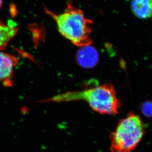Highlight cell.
I'll use <instances>...</instances> for the list:
<instances>
[{"mask_svg":"<svg viewBox=\"0 0 152 152\" xmlns=\"http://www.w3.org/2000/svg\"><path fill=\"white\" fill-rule=\"evenodd\" d=\"M141 110L145 116L151 118L152 117V102L150 101L144 102L141 105Z\"/></svg>","mask_w":152,"mask_h":152,"instance_id":"cell-8","label":"cell"},{"mask_svg":"<svg viewBox=\"0 0 152 152\" xmlns=\"http://www.w3.org/2000/svg\"><path fill=\"white\" fill-rule=\"evenodd\" d=\"M18 60L15 56L0 52V82L6 86H10L13 70Z\"/></svg>","mask_w":152,"mask_h":152,"instance_id":"cell-4","label":"cell"},{"mask_svg":"<svg viewBox=\"0 0 152 152\" xmlns=\"http://www.w3.org/2000/svg\"><path fill=\"white\" fill-rule=\"evenodd\" d=\"M77 60L80 66L91 68L96 65L98 61L97 52L90 45L82 47L77 54Z\"/></svg>","mask_w":152,"mask_h":152,"instance_id":"cell-5","label":"cell"},{"mask_svg":"<svg viewBox=\"0 0 152 152\" xmlns=\"http://www.w3.org/2000/svg\"><path fill=\"white\" fill-rule=\"evenodd\" d=\"M84 101L92 109L102 114L118 113L121 104L113 85L106 83L81 91H68L56 95L49 101L63 102Z\"/></svg>","mask_w":152,"mask_h":152,"instance_id":"cell-2","label":"cell"},{"mask_svg":"<svg viewBox=\"0 0 152 152\" xmlns=\"http://www.w3.org/2000/svg\"><path fill=\"white\" fill-rule=\"evenodd\" d=\"M44 9L54 20L60 34L73 45L82 48L92 45L91 26L93 22L86 17L81 10L75 7L70 0L61 13H54L46 7Z\"/></svg>","mask_w":152,"mask_h":152,"instance_id":"cell-1","label":"cell"},{"mask_svg":"<svg viewBox=\"0 0 152 152\" xmlns=\"http://www.w3.org/2000/svg\"><path fill=\"white\" fill-rule=\"evenodd\" d=\"M2 4H3V0H0V8L1 7Z\"/></svg>","mask_w":152,"mask_h":152,"instance_id":"cell-9","label":"cell"},{"mask_svg":"<svg viewBox=\"0 0 152 152\" xmlns=\"http://www.w3.org/2000/svg\"><path fill=\"white\" fill-rule=\"evenodd\" d=\"M18 29L9 26L0 20V50L4 49L9 42L15 37Z\"/></svg>","mask_w":152,"mask_h":152,"instance_id":"cell-7","label":"cell"},{"mask_svg":"<svg viewBox=\"0 0 152 152\" xmlns=\"http://www.w3.org/2000/svg\"><path fill=\"white\" fill-rule=\"evenodd\" d=\"M145 129L142 120L131 112L119 122L110 135L111 152H132L142 140Z\"/></svg>","mask_w":152,"mask_h":152,"instance_id":"cell-3","label":"cell"},{"mask_svg":"<svg viewBox=\"0 0 152 152\" xmlns=\"http://www.w3.org/2000/svg\"><path fill=\"white\" fill-rule=\"evenodd\" d=\"M131 9L138 18L142 19L149 18L152 15V0H132Z\"/></svg>","mask_w":152,"mask_h":152,"instance_id":"cell-6","label":"cell"}]
</instances>
